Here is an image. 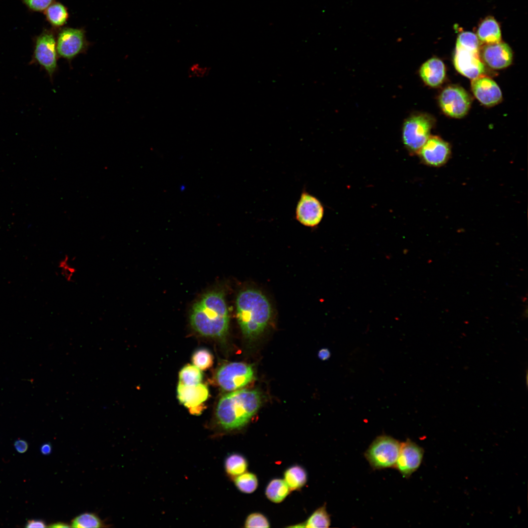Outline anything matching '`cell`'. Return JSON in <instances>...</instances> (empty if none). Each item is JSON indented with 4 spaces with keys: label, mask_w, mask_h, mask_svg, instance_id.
<instances>
[{
    "label": "cell",
    "mask_w": 528,
    "mask_h": 528,
    "mask_svg": "<svg viewBox=\"0 0 528 528\" xmlns=\"http://www.w3.org/2000/svg\"><path fill=\"white\" fill-rule=\"evenodd\" d=\"M454 64L459 72L472 79L482 75L485 70L484 64L480 57V53H474L456 46Z\"/></svg>",
    "instance_id": "cell-13"
},
{
    "label": "cell",
    "mask_w": 528,
    "mask_h": 528,
    "mask_svg": "<svg viewBox=\"0 0 528 528\" xmlns=\"http://www.w3.org/2000/svg\"><path fill=\"white\" fill-rule=\"evenodd\" d=\"M234 480L237 488L244 493H253L258 486L257 477L251 472H245L234 478Z\"/></svg>",
    "instance_id": "cell-25"
},
{
    "label": "cell",
    "mask_w": 528,
    "mask_h": 528,
    "mask_svg": "<svg viewBox=\"0 0 528 528\" xmlns=\"http://www.w3.org/2000/svg\"><path fill=\"white\" fill-rule=\"evenodd\" d=\"M23 3L32 11H45L54 0H23Z\"/></svg>",
    "instance_id": "cell-32"
},
{
    "label": "cell",
    "mask_w": 528,
    "mask_h": 528,
    "mask_svg": "<svg viewBox=\"0 0 528 528\" xmlns=\"http://www.w3.org/2000/svg\"><path fill=\"white\" fill-rule=\"evenodd\" d=\"M324 213V207L320 201L303 190L295 208V219L301 224L313 228L321 222Z\"/></svg>",
    "instance_id": "cell-10"
},
{
    "label": "cell",
    "mask_w": 528,
    "mask_h": 528,
    "mask_svg": "<svg viewBox=\"0 0 528 528\" xmlns=\"http://www.w3.org/2000/svg\"><path fill=\"white\" fill-rule=\"evenodd\" d=\"M245 528H269L267 518L259 512H254L247 516L244 522Z\"/></svg>",
    "instance_id": "cell-29"
},
{
    "label": "cell",
    "mask_w": 528,
    "mask_h": 528,
    "mask_svg": "<svg viewBox=\"0 0 528 528\" xmlns=\"http://www.w3.org/2000/svg\"><path fill=\"white\" fill-rule=\"evenodd\" d=\"M179 382L188 386L195 385L200 383L202 379L201 370L195 365H187L180 371Z\"/></svg>",
    "instance_id": "cell-26"
},
{
    "label": "cell",
    "mask_w": 528,
    "mask_h": 528,
    "mask_svg": "<svg viewBox=\"0 0 528 528\" xmlns=\"http://www.w3.org/2000/svg\"><path fill=\"white\" fill-rule=\"evenodd\" d=\"M262 403L260 393L254 390H235L223 396L216 412L217 423L225 431L244 427L256 414Z\"/></svg>",
    "instance_id": "cell-3"
},
{
    "label": "cell",
    "mask_w": 528,
    "mask_h": 528,
    "mask_svg": "<svg viewBox=\"0 0 528 528\" xmlns=\"http://www.w3.org/2000/svg\"><path fill=\"white\" fill-rule=\"evenodd\" d=\"M456 47L474 53H480L479 39L476 34L471 32H462L459 34L457 39Z\"/></svg>",
    "instance_id": "cell-27"
},
{
    "label": "cell",
    "mask_w": 528,
    "mask_h": 528,
    "mask_svg": "<svg viewBox=\"0 0 528 528\" xmlns=\"http://www.w3.org/2000/svg\"><path fill=\"white\" fill-rule=\"evenodd\" d=\"M192 360L194 365L202 371L210 368L213 364V356L206 349L197 350L193 353Z\"/></svg>",
    "instance_id": "cell-28"
},
{
    "label": "cell",
    "mask_w": 528,
    "mask_h": 528,
    "mask_svg": "<svg viewBox=\"0 0 528 528\" xmlns=\"http://www.w3.org/2000/svg\"><path fill=\"white\" fill-rule=\"evenodd\" d=\"M193 329L200 335L222 338L227 333L229 316L224 293L211 291L193 306L190 316Z\"/></svg>",
    "instance_id": "cell-1"
},
{
    "label": "cell",
    "mask_w": 528,
    "mask_h": 528,
    "mask_svg": "<svg viewBox=\"0 0 528 528\" xmlns=\"http://www.w3.org/2000/svg\"><path fill=\"white\" fill-rule=\"evenodd\" d=\"M89 45L83 28L64 27L56 36L58 58L64 59L69 64L78 55L86 53Z\"/></svg>",
    "instance_id": "cell-5"
},
{
    "label": "cell",
    "mask_w": 528,
    "mask_h": 528,
    "mask_svg": "<svg viewBox=\"0 0 528 528\" xmlns=\"http://www.w3.org/2000/svg\"><path fill=\"white\" fill-rule=\"evenodd\" d=\"M291 490L284 479H273L267 485L265 494L267 498L274 503L283 502Z\"/></svg>",
    "instance_id": "cell-19"
},
{
    "label": "cell",
    "mask_w": 528,
    "mask_h": 528,
    "mask_svg": "<svg viewBox=\"0 0 528 528\" xmlns=\"http://www.w3.org/2000/svg\"><path fill=\"white\" fill-rule=\"evenodd\" d=\"M25 527L26 528H45L46 526L44 522L41 520H30L27 521Z\"/></svg>",
    "instance_id": "cell-34"
},
{
    "label": "cell",
    "mask_w": 528,
    "mask_h": 528,
    "mask_svg": "<svg viewBox=\"0 0 528 528\" xmlns=\"http://www.w3.org/2000/svg\"><path fill=\"white\" fill-rule=\"evenodd\" d=\"M61 275L67 282H71L76 273V269L72 265L68 255H66L60 261L58 264Z\"/></svg>",
    "instance_id": "cell-30"
},
{
    "label": "cell",
    "mask_w": 528,
    "mask_h": 528,
    "mask_svg": "<svg viewBox=\"0 0 528 528\" xmlns=\"http://www.w3.org/2000/svg\"><path fill=\"white\" fill-rule=\"evenodd\" d=\"M419 153L427 164L439 166L446 162L450 152L447 142L439 137L430 136Z\"/></svg>",
    "instance_id": "cell-16"
},
{
    "label": "cell",
    "mask_w": 528,
    "mask_h": 528,
    "mask_svg": "<svg viewBox=\"0 0 528 528\" xmlns=\"http://www.w3.org/2000/svg\"><path fill=\"white\" fill-rule=\"evenodd\" d=\"M471 88L476 98L485 106H494L502 99V92L498 85L487 76L481 75L472 79Z\"/></svg>",
    "instance_id": "cell-14"
},
{
    "label": "cell",
    "mask_w": 528,
    "mask_h": 528,
    "mask_svg": "<svg viewBox=\"0 0 528 528\" xmlns=\"http://www.w3.org/2000/svg\"><path fill=\"white\" fill-rule=\"evenodd\" d=\"M50 528H69L71 527L70 525L64 522H57L50 524L48 526Z\"/></svg>",
    "instance_id": "cell-37"
},
{
    "label": "cell",
    "mask_w": 528,
    "mask_h": 528,
    "mask_svg": "<svg viewBox=\"0 0 528 528\" xmlns=\"http://www.w3.org/2000/svg\"><path fill=\"white\" fill-rule=\"evenodd\" d=\"M177 398L180 403L189 408L192 415H199L203 410V403L207 399L209 391L203 384L188 386L179 382Z\"/></svg>",
    "instance_id": "cell-12"
},
{
    "label": "cell",
    "mask_w": 528,
    "mask_h": 528,
    "mask_svg": "<svg viewBox=\"0 0 528 528\" xmlns=\"http://www.w3.org/2000/svg\"><path fill=\"white\" fill-rule=\"evenodd\" d=\"M252 367L242 362H231L222 366L217 371L216 379L224 390L234 391L250 382L254 378Z\"/></svg>",
    "instance_id": "cell-7"
},
{
    "label": "cell",
    "mask_w": 528,
    "mask_h": 528,
    "mask_svg": "<svg viewBox=\"0 0 528 528\" xmlns=\"http://www.w3.org/2000/svg\"><path fill=\"white\" fill-rule=\"evenodd\" d=\"M477 34L479 41L485 44L498 43L501 40L500 26L492 17H488L481 22Z\"/></svg>",
    "instance_id": "cell-18"
},
{
    "label": "cell",
    "mask_w": 528,
    "mask_h": 528,
    "mask_svg": "<svg viewBox=\"0 0 528 528\" xmlns=\"http://www.w3.org/2000/svg\"><path fill=\"white\" fill-rule=\"evenodd\" d=\"M439 103L443 111L454 118H462L468 112L471 99L467 92L459 86H449L444 88L439 97Z\"/></svg>",
    "instance_id": "cell-9"
},
{
    "label": "cell",
    "mask_w": 528,
    "mask_h": 528,
    "mask_svg": "<svg viewBox=\"0 0 528 528\" xmlns=\"http://www.w3.org/2000/svg\"><path fill=\"white\" fill-rule=\"evenodd\" d=\"M33 55L35 62L44 68L52 80L58 69L56 38L53 31H44L36 38Z\"/></svg>",
    "instance_id": "cell-8"
},
{
    "label": "cell",
    "mask_w": 528,
    "mask_h": 528,
    "mask_svg": "<svg viewBox=\"0 0 528 528\" xmlns=\"http://www.w3.org/2000/svg\"><path fill=\"white\" fill-rule=\"evenodd\" d=\"M424 450L415 442L407 439L401 442L400 451L395 468L403 477L408 478L419 467Z\"/></svg>",
    "instance_id": "cell-11"
},
{
    "label": "cell",
    "mask_w": 528,
    "mask_h": 528,
    "mask_svg": "<svg viewBox=\"0 0 528 528\" xmlns=\"http://www.w3.org/2000/svg\"><path fill=\"white\" fill-rule=\"evenodd\" d=\"M248 462L246 458L238 453H233L227 457L224 462V468L227 474L231 478L246 472Z\"/></svg>",
    "instance_id": "cell-22"
},
{
    "label": "cell",
    "mask_w": 528,
    "mask_h": 528,
    "mask_svg": "<svg viewBox=\"0 0 528 528\" xmlns=\"http://www.w3.org/2000/svg\"><path fill=\"white\" fill-rule=\"evenodd\" d=\"M401 442L385 435L377 437L365 451L364 456L374 470L395 467Z\"/></svg>",
    "instance_id": "cell-4"
},
{
    "label": "cell",
    "mask_w": 528,
    "mask_h": 528,
    "mask_svg": "<svg viewBox=\"0 0 528 528\" xmlns=\"http://www.w3.org/2000/svg\"><path fill=\"white\" fill-rule=\"evenodd\" d=\"M14 446L16 450L20 453L25 452L28 449V444L27 442L22 440H16L14 443Z\"/></svg>",
    "instance_id": "cell-33"
},
{
    "label": "cell",
    "mask_w": 528,
    "mask_h": 528,
    "mask_svg": "<svg viewBox=\"0 0 528 528\" xmlns=\"http://www.w3.org/2000/svg\"><path fill=\"white\" fill-rule=\"evenodd\" d=\"M330 524V516L327 511L326 505H324L316 509L306 522L292 527L309 528H328Z\"/></svg>",
    "instance_id": "cell-23"
},
{
    "label": "cell",
    "mask_w": 528,
    "mask_h": 528,
    "mask_svg": "<svg viewBox=\"0 0 528 528\" xmlns=\"http://www.w3.org/2000/svg\"><path fill=\"white\" fill-rule=\"evenodd\" d=\"M481 55L485 63L494 69H502L509 66L513 58L509 46L501 42L485 44L482 47Z\"/></svg>",
    "instance_id": "cell-15"
},
{
    "label": "cell",
    "mask_w": 528,
    "mask_h": 528,
    "mask_svg": "<svg viewBox=\"0 0 528 528\" xmlns=\"http://www.w3.org/2000/svg\"><path fill=\"white\" fill-rule=\"evenodd\" d=\"M46 20L54 27H61L67 22L69 14L66 7L59 2H54L44 11Z\"/></svg>",
    "instance_id": "cell-21"
},
{
    "label": "cell",
    "mask_w": 528,
    "mask_h": 528,
    "mask_svg": "<svg viewBox=\"0 0 528 528\" xmlns=\"http://www.w3.org/2000/svg\"><path fill=\"white\" fill-rule=\"evenodd\" d=\"M419 74L427 85L432 87H438L442 83L445 78V66L439 59L431 58L421 66Z\"/></svg>",
    "instance_id": "cell-17"
},
{
    "label": "cell",
    "mask_w": 528,
    "mask_h": 528,
    "mask_svg": "<svg viewBox=\"0 0 528 528\" xmlns=\"http://www.w3.org/2000/svg\"><path fill=\"white\" fill-rule=\"evenodd\" d=\"M210 71V67L199 63H194L188 68V77L189 78H204L209 74Z\"/></svg>",
    "instance_id": "cell-31"
},
{
    "label": "cell",
    "mask_w": 528,
    "mask_h": 528,
    "mask_svg": "<svg viewBox=\"0 0 528 528\" xmlns=\"http://www.w3.org/2000/svg\"><path fill=\"white\" fill-rule=\"evenodd\" d=\"M51 446L49 443L44 444L41 447V452L44 455H48L51 452Z\"/></svg>",
    "instance_id": "cell-36"
},
{
    "label": "cell",
    "mask_w": 528,
    "mask_h": 528,
    "mask_svg": "<svg viewBox=\"0 0 528 528\" xmlns=\"http://www.w3.org/2000/svg\"><path fill=\"white\" fill-rule=\"evenodd\" d=\"M71 527L77 528H105V523L95 513L85 512L72 520Z\"/></svg>",
    "instance_id": "cell-24"
},
{
    "label": "cell",
    "mask_w": 528,
    "mask_h": 528,
    "mask_svg": "<svg viewBox=\"0 0 528 528\" xmlns=\"http://www.w3.org/2000/svg\"><path fill=\"white\" fill-rule=\"evenodd\" d=\"M236 305L238 321L244 336L254 339L261 335L273 315L272 306L267 296L257 288L247 287L238 293Z\"/></svg>",
    "instance_id": "cell-2"
},
{
    "label": "cell",
    "mask_w": 528,
    "mask_h": 528,
    "mask_svg": "<svg viewBox=\"0 0 528 528\" xmlns=\"http://www.w3.org/2000/svg\"><path fill=\"white\" fill-rule=\"evenodd\" d=\"M432 127L430 118L425 114H415L408 117L403 126L404 145L413 153H419L430 137Z\"/></svg>",
    "instance_id": "cell-6"
},
{
    "label": "cell",
    "mask_w": 528,
    "mask_h": 528,
    "mask_svg": "<svg viewBox=\"0 0 528 528\" xmlns=\"http://www.w3.org/2000/svg\"><path fill=\"white\" fill-rule=\"evenodd\" d=\"M284 480L291 491L301 489L307 481V473L301 466L294 465L287 468L284 474Z\"/></svg>",
    "instance_id": "cell-20"
},
{
    "label": "cell",
    "mask_w": 528,
    "mask_h": 528,
    "mask_svg": "<svg viewBox=\"0 0 528 528\" xmlns=\"http://www.w3.org/2000/svg\"><path fill=\"white\" fill-rule=\"evenodd\" d=\"M318 356L321 360H326L330 358V352L328 349L323 348L319 351Z\"/></svg>",
    "instance_id": "cell-35"
}]
</instances>
